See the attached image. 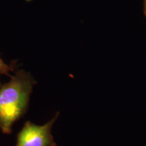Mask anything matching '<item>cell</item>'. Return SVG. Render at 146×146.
Masks as SVG:
<instances>
[{"label":"cell","instance_id":"1","mask_svg":"<svg viewBox=\"0 0 146 146\" xmlns=\"http://www.w3.org/2000/svg\"><path fill=\"white\" fill-rule=\"evenodd\" d=\"M8 83L0 87V129L5 134L12 133V127L25 115L35 80L30 72L18 70Z\"/></svg>","mask_w":146,"mask_h":146},{"label":"cell","instance_id":"2","mask_svg":"<svg viewBox=\"0 0 146 146\" xmlns=\"http://www.w3.org/2000/svg\"><path fill=\"white\" fill-rule=\"evenodd\" d=\"M60 115L55 114L50 121L45 125H38L27 121L18 133L15 146H56L52 129Z\"/></svg>","mask_w":146,"mask_h":146},{"label":"cell","instance_id":"3","mask_svg":"<svg viewBox=\"0 0 146 146\" xmlns=\"http://www.w3.org/2000/svg\"><path fill=\"white\" fill-rule=\"evenodd\" d=\"M13 70V66L6 64L0 58V75L5 74V75L10 76V73Z\"/></svg>","mask_w":146,"mask_h":146},{"label":"cell","instance_id":"4","mask_svg":"<svg viewBox=\"0 0 146 146\" xmlns=\"http://www.w3.org/2000/svg\"><path fill=\"white\" fill-rule=\"evenodd\" d=\"M144 11H145V14L146 16V0H145V6H144Z\"/></svg>","mask_w":146,"mask_h":146},{"label":"cell","instance_id":"5","mask_svg":"<svg viewBox=\"0 0 146 146\" xmlns=\"http://www.w3.org/2000/svg\"><path fill=\"white\" fill-rule=\"evenodd\" d=\"M1 83H0V87H1Z\"/></svg>","mask_w":146,"mask_h":146}]
</instances>
